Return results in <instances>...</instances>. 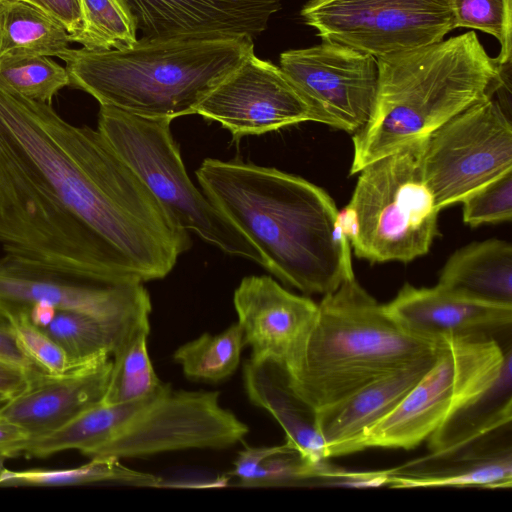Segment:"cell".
Returning a JSON list of instances; mask_svg holds the SVG:
<instances>
[{
  "instance_id": "obj_18",
  "label": "cell",
  "mask_w": 512,
  "mask_h": 512,
  "mask_svg": "<svg viewBox=\"0 0 512 512\" xmlns=\"http://www.w3.org/2000/svg\"><path fill=\"white\" fill-rule=\"evenodd\" d=\"M111 368V357H103L65 373L38 374L0 407V414L30 438L50 433L103 400Z\"/></svg>"
},
{
  "instance_id": "obj_22",
  "label": "cell",
  "mask_w": 512,
  "mask_h": 512,
  "mask_svg": "<svg viewBox=\"0 0 512 512\" xmlns=\"http://www.w3.org/2000/svg\"><path fill=\"white\" fill-rule=\"evenodd\" d=\"M512 345L495 380L464 403L427 439L430 454L446 455L511 426Z\"/></svg>"
},
{
  "instance_id": "obj_27",
  "label": "cell",
  "mask_w": 512,
  "mask_h": 512,
  "mask_svg": "<svg viewBox=\"0 0 512 512\" xmlns=\"http://www.w3.org/2000/svg\"><path fill=\"white\" fill-rule=\"evenodd\" d=\"M150 321L137 325L112 354V368L102 402L118 404L158 396L170 384L162 382L151 363L147 338Z\"/></svg>"
},
{
  "instance_id": "obj_24",
  "label": "cell",
  "mask_w": 512,
  "mask_h": 512,
  "mask_svg": "<svg viewBox=\"0 0 512 512\" xmlns=\"http://www.w3.org/2000/svg\"><path fill=\"white\" fill-rule=\"evenodd\" d=\"M149 316L107 318L79 310L56 309L42 329L65 353L72 368L111 357L118 345Z\"/></svg>"
},
{
  "instance_id": "obj_7",
  "label": "cell",
  "mask_w": 512,
  "mask_h": 512,
  "mask_svg": "<svg viewBox=\"0 0 512 512\" xmlns=\"http://www.w3.org/2000/svg\"><path fill=\"white\" fill-rule=\"evenodd\" d=\"M171 122L100 105L97 129L183 229L264 268L254 244L192 183Z\"/></svg>"
},
{
  "instance_id": "obj_26",
  "label": "cell",
  "mask_w": 512,
  "mask_h": 512,
  "mask_svg": "<svg viewBox=\"0 0 512 512\" xmlns=\"http://www.w3.org/2000/svg\"><path fill=\"white\" fill-rule=\"evenodd\" d=\"M69 33L23 0L0 2V59L19 55L58 56L69 48Z\"/></svg>"
},
{
  "instance_id": "obj_36",
  "label": "cell",
  "mask_w": 512,
  "mask_h": 512,
  "mask_svg": "<svg viewBox=\"0 0 512 512\" xmlns=\"http://www.w3.org/2000/svg\"><path fill=\"white\" fill-rule=\"evenodd\" d=\"M390 469L380 471H348L322 461L316 468L314 486L344 488H379L389 485Z\"/></svg>"
},
{
  "instance_id": "obj_15",
  "label": "cell",
  "mask_w": 512,
  "mask_h": 512,
  "mask_svg": "<svg viewBox=\"0 0 512 512\" xmlns=\"http://www.w3.org/2000/svg\"><path fill=\"white\" fill-rule=\"evenodd\" d=\"M142 40L250 37L267 27L280 0H122Z\"/></svg>"
},
{
  "instance_id": "obj_14",
  "label": "cell",
  "mask_w": 512,
  "mask_h": 512,
  "mask_svg": "<svg viewBox=\"0 0 512 512\" xmlns=\"http://www.w3.org/2000/svg\"><path fill=\"white\" fill-rule=\"evenodd\" d=\"M195 114L220 123L236 141L317 122L312 107L281 68L254 53L200 102Z\"/></svg>"
},
{
  "instance_id": "obj_41",
  "label": "cell",
  "mask_w": 512,
  "mask_h": 512,
  "mask_svg": "<svg viewBox=\"0 0 512 512\" xmlns=\"http://www.w3.org/2000/svg\"><path fill=\"white\" fill-rule=\"evenodd\" d=\"M28 383L29 376L24 370L0 361V395L10 399L24 390Z\"/></svg>"
},
{
  "instance_id": "obj_12",
  "label": "cell",
  "mask_w": 512,
  "mask_h": 512,
  "mask_svg": "<svg viewBox=\"0 0 512 512\" xmlns=\"http://www.w3.org/2000/svg\"><path fill=\"white\" fill-rule=\"evenodd\" d=\"M38 303L107 318L149 316L143 284H117L11 254L0 258V312L9 320Z\"/></svg>"
},
{
  "instance_id": "obj_31",
  "label": "cell",
  "mask_w": 512,
  "mask_h": 512,
  "mask_svg": "<svg viewBox=\"0 0 512 512\" xmlns=\"http://www.w3.org/2000/svg\"><path fill=\"white\" fill-rule=\"evenodd\" d=\"M0 84L28 99L51 104L53 97L69 86V76L66 68L49 56H10L0 59Z\"/></svg>"
},
{
  "instance_id": "obj_19",
  "label": "cell",
  "mask_w": 512,
  "mask_h": 512,
  "mask_svg": "<svg viewBox=\"0 0 512 512\" xmlns=\"http://www.w3.org/2000/svg\"><path fill=\"white\" fill-rule=\"evenodd\" d=\"M511 426L446 455H427L390 469V488H511Z\"/></svg>"
},
{
  "instance_id": "obj_11",
  "label": "cell",
  "mask_w": 512,
  "mask_h": 512,
  "mask_svg": "<svg viewBox=\"0 0 512 512\" xmlns=\"http://www.w3.org/2000/svg\"><path fill=\"white\" fill-rule=\"evenodd\" d=\"M453 0H309L304 22L322 40L381 58L444 39Z\"/></svg>"
},
{
  "instance_id": "obj_28",
  "label": "cell",
  "mask_w": 512,
  "mask_h": 512,
  "mask_svg": "<svg viewBox=\"0 0 512 512\" xmlns=\"http://www.w3.org/2000/svg\"><path fill=\"white\" fill-rule=\"evenodd\" d=\"M162 479L147 472L131 469L114 458L90 459L79 467L66 469H0V486H74L117 483L139 487H159Z\"/></svg>"
},
{
  "instance_id": "obj_35",
  "label": "cell",
  "mask_w": 512,
  "mask_h": 512,
  "mask_svg": "<svg viewBox=\"0 0 512 512\" xmlns=\"http://www.w3.org/2000/svg\"><path fill=\"white\" fill-rule=\"evenodd\" d=\"M10 322L23 351L43 371L61 374L73 369L62 349L27 315H20Z\"/></svg>"
},
{
  "instance_id": "obj_32",
  "label": "cell",
  "mask_w": 512,
  "mask_h": 512,
  "mask_svg": "<svg viewBox=\"0 0 512 512\" xmlns=\"http://www.w3.org/2000/svg\"><path fill=\"white\" fill-rule=\"evenodd\" d=\"M512 0H453L455 27L477 29L500 44L497 62L505 67L512 56Z\"/></svg>"
},
{
  "instance_id": "obj_43",
  "label": "cell",
  "mask_w": 512,
  "mask_h": 512,
  "mask_svg": "<svg viewBox=\"0 0 512 512\" xmlns=\"http://www.w3.org/2000/svg\"><path fill=\"white\" fill-rule=\"evenodd\" d=\"M3 462L2 460H0V469L3 467Z\"/></svg>"
},
{
  "instance_id": "obj_17",
  "label": "cell",
  "mask_w": 512,
  "mask_h": 512,
  "mask_svg": "<svg viewBox=\"0 0 512 512\" xmlns=\"http://www.w3.org/2000/svg\"><path fill=\"white\" fill-rule=\"evenodd\" d=\"M385 309L406 330L425 338H511L512 306L477 301L438 284L432 288L405 284Z\"/></svg>"
},
{
  "instance_id": "obj_34",
  "label": "cell",
  "mask_w": 512,
  "mask_h": 512,
  "mask_svg": "<svg viewBox=\"0 0 512 512\" xmlns=\"http://www.w3.org/2000/svg\"><path fill=\"white\" fill-rule=\"evenodd\" d=\"M318 464L294 449L283 451L266 458L245 487L314 486Z\"/></svg>"
},
{
  "instance_id": "obj_42",
  "label": "cell",
  "mask_w": 512,
  "mask_h": 512,
  "mask_svg": "<svg viewBox=\"0 0 512 512\" xmlns=\"http://www.w3.org/2000/svg\"><path fill=\"white\" fill-rule=\"evenodd\" d=\"M8 399L2 395H0V407L7 401Z\"/></svg>"
},
{
  "instance_id": "obj_40",
  "label": "cell",
  "mask_w": 512,
  "mask_h": 512,
  "mask_svg": "<svg viewBox=\"0 0 512 512\" xmlns=\"http://www.w3.org/2000/svg\"><path fill=\"white\" fill-rule=\"evenodd\" d=\"M28 432L0 414V460L22 455Z\"/></svg>"
},
{
  "instance_id": "obj_16",
  "label": "cell",
  "mask_w": 512,
  "mask_h": 512,
  "mask_svg": "<svg viewBox=\"0 0 512 512\" xmlns=\"http://www.w3.org/2000/svg\"><path fill=\"white\" fill-rule=\"evenodd\" d=\"M233 304L250 358H274L286 366L306 339L318 308L309 297L288 291L272 277L254 275L241 280Z\"/></svg>"
},
{
  "instance_id": "obj_9",
  "label": "cell",
  "mask_w": 512,
  "mask_h": 512,
  "mask_svg": "<svg viewBox=\"0 0 512 512\" xmlns=\"http://www.w3.org/2000/svg\"><path fill=\"white\" fill-rule=\"evenodd\" d=\"M422 169L439 211L512 169L510 110L488 96L426 137Z\"/></svg>"
},
{
  "instance_id": "obj_2",
  "label": "cell",
  "mask_w": 512,
  "mask_h": 512,
  "mask_svg": "<svg viewBox=\"0 0 512 512\" xmlns=\"http://www.w3.org/2000/svg\"><path fill=\"white\" fill-rule=\"evenodd\" d=\"M205 196L259 250L265 269L306 295H326L353 275L339 211L319 186L276 168L207 158Z\"/></svg>"
},
{
  "instance_id": "obj_25",
  "label": "cell",
  "mask_w": 512,
  "mask_h": 512,
  "mask_svg": "<svg viewBox=\"0 0 512 512\" xmlns=\"http://www.w3.org/2000/svg\"><path fill=\"white\" fill-rule=\"evenodd\" d=\"M158 396L118 404L101 401L58 429L29 438L22 455L43 458L66 450H79L84 454L109 439L131 417Z\"/></svg>"
},
{
  "instance_id": "obj_39",
  "label": "cell",
  "mask_w": 512,
  "mask_h": 512,
  "mask_svg": "<svg viewBox=\"0 0 512 512\" xmlns=\"http://www.w3.org/2000/svg\"><path fill=\"white\" fill-rule=\"evenodd\" d=\"M62 25L69 35L76 34L82 26L81 0H23Z\"/></svg>"
},
{
  "instance_id": "obj_33",
  "label": "cell",
  "mask_w": 512,
  "mask_h": 512,
  "mask_svg": "<svg viewBox=\"0 0 512 512\" xmlns=\"http://www.w3.org/2000/svg\"><path fill=\"white\" fill-rule=\"evenodd\" d=\"M463 204V221L471 227L510 221L512 218V169L481 186Z\"/></svg>"
},
{
  "instance_id": "obj_20",
  "label": "cell",
  "mask_w": 512,
  "mask_h": 512,
  "mask_svg": "<svg viewBox=\"0 0 512 512\" xmlns=\"http://www.w3.org/2000/svg\"><path fill=\"white\" fill-rule=\"evenodd\" d=\"M438 351L385 375L347 398L317 411V426L327 458L364 450L363 441L366 433L403 400L433 364Z\"/></svg>"
},
{
  "instance_id": "obj_6",
  "label": "cell",
  "mask_w": 512,
  "mask_h": 512,
  "mask_svg": "<svg viewBox=\"0 0 512 512\" xmlns=\"http://www.w3.org/2000/svg\"><path fill=\"white\" fill-rule=\"evenodd\" d=\"M426 138L377 159L360 173L339 221L354 254L370 262H409L439 234V210L423 176Z\"/></svg>"
},
{
  "instance_id": "obj_30",
  "label": "cell",
  "mask_w": 512,
  "mask_h": 512,
  "mask_svg": "<svg viewBox=\"0 0 512 512\" xmlns=\"http://www.w3.org/2000/svg\"><path fill=\"white\" fill-rule=\"evenodd\" d=\"M82 26L70 42L90 51L127 49L137 41L134 19L122 0H81Z\"/></svg>"
},
{
  "instance_id": "obj_13",
  "label": "cell",
  "mask_w": 512,
  "mask_h": 512,
  "mask_svg": "<svg viewBox=\"0 0 512 512\" xmlns=\"http://www.w3.org/2000/svg\"><path fill=\"white\" fill-rule=\"evenodd\" d=\"M279 67L310 104L317 122L354 134L368 121L378 85L374 56L322 40L281 53Z\"/></svg>"
},
{
  "instance_id": "obj_37",
  "label": "cell",
  "mask_w": 512,
  "mask_h": 512,
  "mask_svg": "<svg viewBox=\"0 0 512 512\" xmlns=\"http://www.w3.org/2000/svg\"><path fill=\"white\" fill-rule=\"evenodd\" d=\"M0 361L24 370L29 379L44 373L21 348L12 323L0 312Z\"/></svg>"
},
{
  "instance_id": "obj_21",
  "label": "cell",
  "mask_w": 512,
  "mask_h": 512,
  "mask_svg": "<svg viewBox=\"0 0 512 512\" xmlns=\"http://www.w3.org/2000/svg\"><path fill=\"white\" fill-rule=\"evenodd\" d=\"M243 384L250 402L282 427L287 444L312 463L329 459L318 430L317 412L295 391L284 363L274 358L246 359Z\"/></svg>"
},
{
  "instance_id": "obj_5",
  "label": "cell",
  "mask_w": 512,
  "mask_h": 512,
  "mask_svg": "<svg viewBox=\"0 0 512 512\" xmlns=\"http://www.w3.org/2000/svg\"><path fill=\"white\" fill-rule=\"evenodd\" d=\"M442 340L406 330L353 274L323 295L306 339L286 367L295 391L317 412L435 354Z\"/></svg>"
},
{
  "instance_id": "obj_4",
  "label": "cell",
  "mask_w": 512,
  "mask_h": 512,
  "mask_svg": "<svg viewBox=\"0 0 512 512\" xmlns=\"http://www.w3.org/2000/svg\"><path fill=\"white\" fill-rule=\"evenodd\" d=\"M250 37L142 40L127 49L68 48L69 86L110 106L147 118L195 114L200 102L248 56Z\"/></svg>"
},
{
  "instance_id": "obj_8",
  "label": "cell",
  "mask_w": 512,
  "mask_h": 512,
  "mask_svg": "<svg viewBox=\"0 0 512 512\" xmlns=\"http://www.w3.org/2000/svg\"><path fill=\"white\" fill-rule=\"evenodd\" d=\"M511 338L443 337L438 354L403 400L375 424L363 448L410 450L498 376Z\"/></svg>"
},
{
  "instance_id": "obj_23",
  "label": "cell",
  "mask_w": 512,
  "mask_h": 512,
  "mask_svg": "<svg viewBox=\"0 0 512 512\" xmlns=\"http://www.w3.org/2000/svg\"><path fill=\"white\" fill-rule=\"evenodd\" d=\"M438 285L486 303L512 306V246L490 239L453 253L441 270Z\"/></svg>"
},
{
  "instance_id": "obj_1",
  "label": "cell",
  "mask_w": 512,
  "mask_h": 512,
  "mask_svg": "<svg viewBox=\"0 0 512 512\" xmlns=\"http://www.w3.org/2000/svg\"><path fill=\"white\" fill-rule=\"evenodd\" d=\"M6 254L117 284L165 278L189 233L104 136L0 84Z\"/></svg>"
},
{
  "instance_id": "obj_29",
  "label": "cell",
  "mask_w": 512,
  "mask_h": 512,
  "mask_svg": "<svg viewBox=\"0 0 512 512\" xmlns=\"http://www.w3.org/2000/svg\"><path fill=\"white\" fill-rule=\"evenodd\" d=\"M244 346L243 331L238 323H233L219 334L203 333L179 346L173 360L188 379L218 383L237 370Z\"/></svg>"
},
{
  "instance_id": "obj_44",
  "label": "cell",
  "mask_w": 512,
  "mask_h": 512,
  "mask_svg": "<svg viewBox=\"0 0 512 512\" xmlns=\"http://www.w3.org/2000/svg\"><path fill=\"white\" fill-rule=\"evenodd\" d=\"M3 1V0H0V2Z\"/></svg>"
},
{
  "instance_id": "obj_10",
  "label": "cell",
  "mask_w": 512,
  "mask_h": 512,
  "mask_svg": "<svg viewBox=\"0 0 512 512\" xmlns=\"http://www.w3.org/2000/svg\"><path fill=\"white\" fill-rule=\"evenodd\" d=\"M218 391L171 387L131 417L116 433L83 455L127 459L187 449H225L249 429L221 406Z\"/></svg>"
},
{
  "instance_id": "obj_3",
  "label": "cell",
  "mask_w": 512,
  "mask_h": 512,
  "mask_svg": "<svg viewBox=\"0 0 512 512\" xmlns=\"http://www.w3.org/2000/svg\"><path fill=\"white\" fill-rule=\"evenodd\" d=\"M371 115L353 135L350 175L426 138L504 84V67L466 32L381 58Z\"/></svg>"
},
{
  "instance_id": "obj_38",
  "label": "cell",
  "mask_w": 512,
  "mask_h": 512,
  "mask_svg": "<svg viewBox=\"0 0 512 512\" xmlns=\"http://www.w3.org/2000/svg\"><path fill=\"white\" fill-rule=\"evenodd\" d=\"M291 449L293 448L286 442L277 446L247 447L238 452L231 475L237 478L238 486L245 487L266 458Z\"/></svg>"
}]
</instances>
